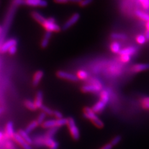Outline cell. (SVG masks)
<instances>
[{
  "mask_svg": "<svg viewBox=\"0 0 149 149\" xmlns=\"http://www.w3.org/2000/svg\"><path fill=\"white\" fill-rule=\"evenodd\" d=\"M92 1H93V0H81L80 3H79V4H80V6L81 7H85V6L88 5V4H91L92 3Z\"/></svg>",
  "mask_w": 149,
  "mask_h": 149,
  "instance_id": "35",
  "label": "cell"
},
{
  "mask_svg": "<svg viewBox=\"0 0 149 149\" xmlns=\"http://www.w3.org/2000/svg\"><path fill=\"white\" fill-rule=\"evenodd\" d=\"M4 112V108H0V115H1Z\"/></svg>",
  "mask_w": 149,
  "mask_h": 149,
  "instance_id": "48",
  "label": "cell"
},
{
  "mask_svg": "<svg viewBox=\"0 0 149 149\" xmlns=\"http://www.w3.org/2000/svg\"><path fill=\"white\" fill-rule=\"evenodd\" d=\"M40 109L42 110V112H44V113L46 114V115H49V116H52L53 113H54V110H52V109H50L49 107L46 106L45 105H43L41 107Z\"/></svg>",
  "mask_w": 149,
  "mask_h": 149,
  "instance_id": "30",
  "label": "cell"
},
{
  "mask_svg": "<svg viewBox=\"0 0 149 149\" xmlns=\"http://www.w3.org/2000/svg\"><path fill=\"white\" fill-rule=\"evenodd\" d=\"M137 49L136 47H132V46L127 47L121 49L120 50V52H119V55H127L131 57L132 55H134L137 52Z\"/></svg>",
  "mask_w": 149,
  "mask_h": 149,
  "instance_id": "15",
  "label": "cell"
},
{
  "mask_svg": "<svg viewBox=\"0 0 149 149\" xmlns=\"http://www.w3.org/2000/svg\"><path fill=\"white\" fill-rule=\"evenodd\" d=\"M58 147H59V143H58V142L56 141L54 145L52 147L49 148V149H58Z\"/></svg>",
  "mask_w": 149,
  "mask_h": 149,
  "instance_id": "40",
  "label": "cell"
},
{
  "mask_svg": "<svg viewBox=\"0 0 149 149\" xmlns=\"http://www.w3.org/2000/svg\"><path fill=\"white\" fill-rule=\"evenodd\" d=\"M101 101L104 102L105 104H107V102L109 101V93L107 91L103 90L101 92Z\"/></svg>",
  "mask_w": 149,
  "mask_h": 149,
  "instance_id": "26",
  "label": "cell"
},
{
  "mask_svg": "<svg viewBox=\"0 0 149 149\" xmlns=\"http://www.w3.org/2000/svg\"><path fill=\"white\" fill-rule=\"evenodd\" d=\"M142 103H149V97H146L142 100Z\"/></svg>",
  "mask_w": 149,
  "mask_h": 149,
  "instance_id": "42",
  "label": "cell"
},
{
  "mask_svg": "<svg viewBox=\"0 0 149 149\" xmlns=\"http://www.w3.org/2000/svg\"><path fill=\"white\" fill-rule=\"evenodd\" d=\"M121 139H122V137H121L120 136H116L111 140L110 143L113 146H115L116 145H118V144L121 141Z\"/></svg>",
  "mask_w": 149,
  "mask_h": 149,
  "instance_id": "31",
  "label": "cell"
},
{
  "mask_svg": "<svg viewBox=\"0 0 149 149\" xmlns=\"http://www.w3.org/2000/svg\"><path fill=\"white\" fill-rule=\"evenodd\" d=\"M15 130H14V125L13 123L11 121H9L6 125L5 128V134H4V137H6V139L9 138H13V135L15 134Z\"/></svg>",
  "mask_w": 149,
  "mask_h": 149,
  "instance_id": "11",
  "label": "cell"
},
{
  "mask_svg": "<svg viewBox=\"0 0 149 149\" xmlns=\"http://www.w3.org/2000/svg\"><path fill=\"white\" fill-rule=\"evenodd\" d=\"M113 146H112L110 143H108L106 144V145L102 147L101 149H112L113 148Z\"/></svg>",
  "mask_w": 149,
  "mask_h": 149,
  "instance_id": "39",
  "label": "cell"
},
{
  "mask_svg": "<svg viewBox=\"0 0 149 149\" xmlns=\"http://www.w3.org/2000/svg\"><path fill=\"white\" fill-rule=\"evenodd\" d=\"M54 1L57 3H68V0H54Z\"/></svg>",
  "mask_w": 149,
  "mask_h": 149,
  "instance_id": "41",
  "label": "cell"
},
{
  "mask_svg": "<svg viewBox=\"0 0 149 149\" xmlns=\"http://www.w3.org/2000/svg\"><path fill=\"white\" fill-rule=\"evenodd\" d=\"M22 3L32 7H45L48 5L47 0H22Z\"/></svg>",
  "mask_w": 149,
  "mask_h": 149,
  "instance_id": "7",
  "label": "cell"
},
{
  "mask_svg": "<svg viewBox=\"0 0 149 149\" xmlns=\"http://www.w3.org/2000/svg\"><path fill=\"white\" fill-rule=\"evenodd\" d=\"M39 125L38 123H37V120H33L29 124L27 125V126L26 127V128L25 129V131L27 132L28 134H29L30 132H31Z\"/></svg>",
  "mask_w": 149,
  "mask_h": 149,
  "instance_id": "23",
  "label": "cell"
},
{
  "mask_svg": "<svg viewBox=\"0 0 149 149\" xmlns=\"http://www.w3.org/2000/svg\"><path fill=\"white\" fill-rule=\"evenodd\" d=\"M58 127H53V128L49 129L46 132L45 136L50 138H54V135L58 131Z\"/></svg>",
  "mask_w": 149,
  "mask_h": 149,
  "instance_id": "27",
  "label": "cell"
},
{
  "mask_svg": "<svg viewBox=\"0 0 149 149\" xmlns=\"http://www.w3.org/2000/svg\"><path fill=\"white\" fill-rule=\"evenodd\" d=\"M80 17V15L79 13H76L73 14V15L64 23V24L62 26V30L63 31L67 30L70 27H71L74 24H75L79 20Z\"/></svg>",
  "mask_w": 149,
  "mask_h": 149,
  "instance_id": "8",
  "label": "cell"
},
{
  "mask_svg": "<svg viewBox=\"0 0 149 149\" xmlns=\"http://www.w3.org/2000/svg\"><path fill=\"white\" fill-rule=\"evenodd\" d=\"M24 105L26 107V108L32 111H35L37 109V107L35 105V103L34 101H31L29 100H26L24 101Z\"/></svg>",
  "mask_w": 149,
  "mask_h": 149,
  "instance_id": "24",
  "label": "cell"
},
{
  "mask_svg": "<svg viewBox=\"0 0 149 149\" xmlns=\"http://www.w3.org/2000/svg\"><path fill=\"white\" fill-rule=\"evenodd\" d=\"M77 77L79 80H86V79L88 78V73L85 71V70H79L77 73Z\"/></svg>",
  "mask_w": 149,
  "mask_h": 149,
  "instance_id": "25",
  "label": "cell"
},
{
  "mask_svg": "<svg viewBox=\"0 0 149 149\" xmlns=\"http://www.w3.org/2000/svg\"><path fill=\"white\" fill-rule=\"evenodd\" d=\"M17 45H14V46L11 47L10 49H9L8 52L10 55H15L17 52Z\"/></svg>",
  "mask_w": 149,
  "mask_h": 149,
  "instance_id": "37",
  "label": "cell"
},
{
  "mask_svg": "<svg viewBox=\"0 0 149 149\" xmlns=\"http://www.w3.org/2000/svg\"><path fill=\"white\" fill-rule=\"evenodd\" d=\"M31 16L32 17H33V19L35 21H36L37 22H39V24H42L46 19V18L42 14L38 11L32 12Z\"/></svg>",
  "mask_w": 149,
  "mask_h": 149,
  "instance_id": "16",
  "label": "cell"
},
{
  "mask_svg": "<svg viewBox=\"0 0 149 149\" xmlns=\"http://www.w3.org/2000/svg\"><path fill=\"white\" fill-rule=\"evenodd\" d=\"M14 141H15L17 144H19L23 149H33L31 145L27 143L24 139H23L17 132L15 133L13 135V138Z\"/></svg>",
  "mask_w": 149,
  "mask_h": 149,
  "instance_id": "9",
  "label": "cell"
},
{
  "mask_svg": "<svg viewBox=\"0 0 149 149\" xmlns=\"http://www.w3.org/2000/svg\"><path fill=\"white\" fill-rule=\"evenodd\" d=\"M146 29H147V31H149V21L147 22H146Z\"/></svg>",
  "mask_w": 149,
  "mask_h": 149,
  "instance_id": "46",
  "label": "cell"
},
{
  "mask_svg": "<svg viewBox=\"0 0 149 149\" xmlns=\"http://www.w3.org/2000/svg\"><path fill=\"white\" fill-rule=\"evenodd\" d=\"M17 40L15 38H11L6 41L3 42L1 45H0V52L1 53H5L8 52L11 47L14 45H17Z\"/></svg>",
  "mask_w": 149,
  "mask_h": 149,
  "instance_id": "6",
  "label": "cell"
},
{
  "mask_svg": "<svg viewBox=\"0 0 149 149\" xmlns=\"http://www.w3.org/2000/svg\"><path fill=\"white\" fill-rule=\"evenodd\" d=\"M131 58V57L127 55H121L119 57V60L120 62L123 63H128Z\"/></svg>",
  "mask_w": 149,
  "mask_h": 149,
  "instance_id": "32",
  "label": "cell"
},
{
  "mask_svg": "<svg viewBox=\"0 0 149 149\" xmlns=\"http://www.w3.org/2000/svg\"><path fill=\"white\" fill-rule=\"evenodd\" d=\"M81 0H68V2L74 3H80Z\"/></svg>",
  "mask_w": 149,
  "mask_h": 149,
  "instance_id": "43",
  "label": "cell"
},
{
  "mask_svg": "<svg viewBox=\"0 0 149 149\" xmlns=\"http://www.w3.org/2000/svg\"><path fill=\"white\" fill-rule=\"evenodd\" d=\"M53 116H54L57 119H62L63 118V114L57 110H55L54 111V113H53Z\"/></svg>",
  "mask_w": 149,
  "mask_h": 149,
  "instance_id": "36",
  "label": "cell"
},
{
  "mask_svg": "<svg viewBox=\"0 0 149 149\" xmlns=\"http://www.w3.org/2000/svg\"><path fill=\"white\" fill-rule=\"evenodd\" d=\"M135 14L137 17H139V19H141V20L148 22L149 21V15L147 13H144L142 11L140 10H137L135 12Z\"/></svg>",
  "mask_w": 149,
  "mask_h": 149,
  "instance_id": "21",
  "label": "cell"
},
{
  "mask_svg": "<svg viewBox=\"0 0 149 149\" xmlns=\"http://www.w3.org/2000/svg\"><path fill=\"white\" fill-rule=\"evenodd\" d=\"M43 98H44L43 92L42 91H39L37 93L36 97H35V100L34 101L37 109H40L41 107L44 105Z\"/></svg>",
  "mask_w": 149,
  "mask_h": 149,
  "instance_id": "13",
  "label": "cell"
},
{
  "mask_svg": "<svg viewBox=\"0 0 149 149\" xmlns=\"http://www.w3.org/2000/svg\"><path fill=\"white\" fill-rule=\"evenodd\" d=\"M17 133L19 134V136L24 139L27 143L30 144V145H32V144L33 143V140H32L31 137L29 136V134L25 131V130L20 129Z\"/></svg>",
  "mask_w": 149,
  "mask_h": 149,
  "instance_id": "18",
  "label": "cell"
},
{
  "mask_svg": "<svg viewBox=\"0 0 149 149\" xmlns=\"http://www.w3.org/2000/svg\"><path fill=\"white\" fill-rule=\"evenodd\" d=\"M52 32H49V31L45 32L44 36L40 43V45L42 47L45 49L49 45V41H50V39H51V37H52Z\"/></svg>",
  "mask_w": 149,
  "mask_h": 149,
  "instance_id": "17",
  "label": "cell"
},
{
  "mask_svg": "<svg viewBox=\"0 0 149 149\" xmlns=\"http://www.w3.org/2000/svg\"><path fill=\"white\" fill-rule=\"evenodd\" d=\"M141 3L143 9L148 10L149 9V0H139Z\"/></svg>",
  "mask_w": 149,
  "mask_h": 149,
  "instance_id": "33",
  "label": "cell"
},
{
  "mask_svg": "<svg viewBox=\"0 0 149 149\" xmlns=\"http://www.w3.org/2000/svg\"><path fill=\"white\" fill-rule=\"evenodd\" d=\"M3 137H4V134H3V132H2L1 131H0V141H1Z\"/></svg>",
  "mask_w": 149,
  "mask_h": 149,
  "instance_id": "45",
  "label": "cell"
},
{
  "mask_svg": "<svg viewBox=\"0 0 149 149\" xmlns=\"http://www.w3.org/2000/svg\"><path fill=\"white\" fill-rule=\"evenodd\" d=\"M46 118V114L44 113V112H41V113L39 114L37 119V122L38 123L39 125H42L43 124V123L45 121Z\"/></svg>",
  "mask_w": 149,
  "mask_h": 149,
  "instance_id": "28",
  "label": "cell"
},
{
  "mask_svg": "<svg viewBox=\"0 0 149 149\" xmlns=\"http://www.w3.org/2000/svg\"><path fill=\"white\" fill-rule=\"evenodd\" d=\"M144 36H145L147 40H149V31H147L146 32L145 35H144Z\"/></svg>",
  "mask_w": 149,
  "mask_h": 149,
  "instance_id": "44",
  "label": "cell"
},
{
  "mask_svg": "<svg viewBox=\"0 0 149 149\" xmlns=\"http://www.w3.org/2000/svg\"><path fill=\"white\" fill-rule=\"evenodd\" d=\"M6 149H13L14 148V146H13V144L12 143V142L8 141L6 143Z\"/></svg>",
  "mask_w": 149,
  "mask_h": 149,
  "instance_id": "38",
  "label": "cell"
},
{
  "mask_svg": "<svg viewBox=\"0 0 149 149\" xmlns=\"http://www.w3.org/2000/svg\"><path fill=\"white\" fill-rule=\"evenodd\" d=\"M44 73L42 70H38L34 73L33 80H32V85L34 86H38L44 77Z\"/></svg>",
  "mask_w": 149,
  "mask_h": 149,
  "instance_id": "14",
  "label": "cell"
},
{
  "mask_svg": "<svg viewBox=\"0 0 149 149\" xmlns=\"http://www.w3.org/2000/svg\"><path fill=\"white\" fill-rule=\"evenodd\" d=\"M102 88V85H86L81 87V91L83 93H94L100 91Z\"/></svg>",
  "mask_w": 149,
  "mask_h": 149,
  "instance_id": "10",
  "label": "cell"
},
{
  "mask_svg": "<svg viewBox=\"0 0 149 149\" xmlns=\"http://www.w3.org/2000/svg\"><path fill=\"white\" fill-rule=\"evenodd\" d=\"M2 33H3V29H2V27L0 26V36H1Z\"/></svg>",
  "mask_w": 149,
  "mask_h": 149,
  "instance_id": "47",
  "label": "cell"
},
{
  "mask_svg": "<svg viewBox=\"0 0 149 149\" xmlns=\"http://www.w3.org/2000/svg\"><path fill=\"white\" fill-rule=\"evenodd\" d=\"M83 117L87 119L91 120L92 123L95 125L98 128H102L104 127V123L102 121L97 117V116L96 114L93 111L91 108H88V107H85L83 109Z\"/></svg>",
  "mask_w": 149,
  "mask_h": 149,
  "instance_id": "1",
  "label": "cell"
},
{
  "mask_svg": "<svg viewBox=\"0 0 149 149\" xmlns=\"http://www.w3.org/2000/svg\"><path fill=\"white\" fill-rule=\"evenodd\" d=\"M106 104L101 101H100L92 107L91 109L95 113H100L105 108Z\"/></svg>",
  "mask_w": 149,
  "mask_h": 149,
  "instance_id": "19",
  "label": "cell"
},
{
  "mask_svg": "<svg viewBox=\"0 0 149 149\" xmlns=\"http://www.w3.org/2000/svg\"><path fill=\"white\" fill-rule=\"evenodd\" d=\"M110 37L111 39L114 40H125L127 39V36L123 33H117V32H113L111 34Z\"/></svg>",
  "mask_w": 149,
  "mask_h": 149,
  "instance_id": "22",
  "label": "cell"
},
{
  "mask_svg": "<svg viewBox=\"0 0 149 149\" xmlns=\"http://www.w3.org/2000/svg\"><path fill=\"white\" fill-rule=\"evenodd\" d=\"M110 49L112 52L114 54H119L120 50H121L120 44L116 41H114L110 44Z\"/></svg>",
  "mask_w": 149,
  "mask_h": 149,
  "instance_id": "20",
  "label": "cell"
},
{
  "mask_svg": "<svg viewBox=\"0 0 149 149\" xmlns=\"http://www.w3.org/2000/svg\"><path fill=\"white\" fill-rule=\"evenodd\" d=\"M88 85H102L101 83L96 78H91L88 82Z\"/></svg>",
  "mask_w": 149,
  "mask_h": 149,
  "instance_id": "34",
  "label": "cell"
},
{
  "mask_svg": "<svg viewBox=\"0 0 149 149\" xmlns=\"http://www.w3.org/2000/svg\"><path fill=\"white\" fill-rule=\"evenodd\" d=\"M57 76L59 78L63 79V80H66L72 82H77L79 81V79L78 78L76 74L63 70L58 71L57 72Z\"/></svg>",
  "mask_w": 149,
  "mask_h": 149,
  "instance_id": "5",
  "label": "cell"
},
{
  "mask_svg": "<svg viewBox=\"0 0 149 149\" xmlns=\"http://www.w3.org/2000/svg\"><path fill=\"white\" fill-rule=\"evenodd\" d=\"M46 31H49L51 32H58L61 30V27L56 22L54 17L46 18L44 22L42 24Z\"/></svg>",
  "mask_w": 149,
  "mask_h": 149,
  "instance_id": "3",
  "label": "cell"
},
{
  "mask_svg": "<svg viewBox=\"0 0 149 149\" xmlns=\"http://www.w3.org/2000/svg\"><path fill=\"white\" fill-rule=\"evenodd\" d=\"M67 124V118H62L57 119H50L45 120L41 125L44 129H50L53 127H60Z\"/></svg>",
  "mask_w": 149,
  "mask_h": 149,
  "instance_id": "2",
  "label": "cell"
},
{
  "mask_svg": "<svg viewBox=\"0 0 149 149\" xmlns=\"http://www.w3.org/2000/svg\"><path fill=\"white\" fill-rule=\"evenodd\" d=\"M149 70V63H138L133 65L131 71L134 73H138Z\"/></svg>",
  "mask_w": 149,
  "mask_h": 149,
  "instance_id": "12",
  "label": "cell"
},
{
  "mask_svg": "<svg viewBox=\"0 0 149 149\" xmlns=\"http://www.w3.org/2000/svg\"><path fill=\"white\" fill-rule=\"evenodd\" d=\"M67 125L72 138L74 141H78L80 137V134L78 127H77V125L76 124L75 120H74V119L73 118L70 117L67 118Z\"/></svg>",
  "mask_w": 149,
  "mask_h": 149,
  "instance_id": "4",
  "label": "cell"
},
{
  "mask_svg": "<svg viewBox=\"0 0 149 149\" xmlns=\"http://www.w3.org/2000/svg\"><path fill=\"white\" fill-rule=\"evenodd\" d=\"M136 40L137 42L140 44V45H142L143 44H145L146 42V37L144 35H142V34H139L138 35L136 38Z\"/></svg>",
  "mask_w": 149,
  "mask_h": 149,
  "instance_id": "29",
  "label": "cell"
}]
</instances>
